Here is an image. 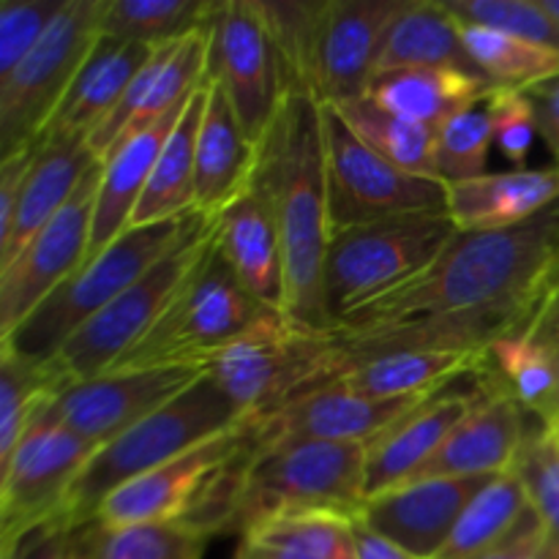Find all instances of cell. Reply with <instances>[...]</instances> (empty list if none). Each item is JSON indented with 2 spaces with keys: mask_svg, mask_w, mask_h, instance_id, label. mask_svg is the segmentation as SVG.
Listing matches in <instances>:
<instances>
[{
  "mask_svg": "<svg viewBox=\"0 0 559 559\" xmlns=\"http://www.w3.org/2000/svg\"><path fill=\"white\" fill-rule=\"evenodd\" d=\"M546 426H551V429H555V431H557V437H559V415H557L555 420H551V424H546Z\"/></svg>",
  "mask_w": 559,
  "mask_h": 559,
  "instance_id": "cell-54",
  "label": "cell"
},
{
  "mask_svg": "<svg viewBox=\"0 0 559 559\" xmlns=\"http://www.w3.org/2000/svg\"><path fill=\"white\" fill-rule=\"evenodd\" d=\"M484 388L473 393H437L393 429L369 442L366 451V500L407 484L424 469L453 429L484 399Z\"/></svg>",
  "mask_w": 559,
  "mask_h": 559,
  "instance_id": "cell-23",
  "label": "cell"
},
{
  "mask_svg": "<svg viewBox=\"0 0 559 559\" xmlns=\"http://www.w3.org/2000/svg\"><path fill=\"white\" fill-rule=\"evenodd\" d=\"M153 52H156V47H147V44L120 41V38L98 33L91 55L71 82L69 93L49 120L44 136L91 140L98 126L123 102L126 91Z\"/></svg>",
  "mask_w": 559,
  "mask_h": 559,
  "instance_id": "cell-25",
  "label": "cell"
},
{
  "mask_svg": "<svg viewBox=\"0 0 559 559\" xmlns=\"http://www.w3.org/2000/svg\"><path fill=\"white\" fill-rule=\"evenodd\" d=\"M524 93H527L530 104H533L535 120H538V134L549 145L551 156H555V167H559V74L527 87Z\"/></svg>",
  "mask_w": 559,
  "mask_h": 559,
  "instance_id": "cell-50",
  "label": "cell"
},
{
  "mask_svg": "<svg viewBox=\"0 0 559 559\" xmlns=\"http://www.w3.org/2000/svg\"><path fill=\"white\" fill-rule=\"evenodd\" d=\"M486 104H489L495 145L513 167L524 169L535 136H538V120H535L527 93L516 87H495Z\"/></svg>",
  "mask_w": 559,
  "mask_h": 559,
  "instance_id": "cell-46",
  "label": "cell"
},
{
  "mask_svg": "<svg viewBox=\"0 0 559 559\" xmlns=\"http://www.w3.org/2000/svg\"><path fill=\"white\" fill-rule=\"evenodd\" d=\"M205 374L227 393L243 420H262L306 393L342 377L333 333L298 328L265 309L238 338L205 364Z\"/></svg>",
  "mask_w": 559,
  "mask_h": 559,
  "instance_id": "cell-5",
  "label": "cell"
},
{
  "mask_svg": "<svg viewBox=\"0 0 559 559\" xmlns=\"http://www.w3.org/2000/svg\"><path fill=\"white\" fill-rule=\"evenodd\" d=\"M254 431L257 420H243L211 437L202 445L180 453L173 462L115 489L91 519L109 527L189 522L218 469L227 467L249 445Z\"/></svg>",
  "mask_w": 559,
  "mask_h": 559,
  "instance_id": "cell-15",
  "label": "cell"
},
{
  "mask_svg": "<svg viewBox=\"0 0 559 559\" xmlns=\"http://www.w3.org/2000/svg\"><path fill=\"white\" fill-rule=\"evenodd\" d=\"M555 202H559V167L508 169L448 183V216L459 233L516 227Z\"/></svg>",
  "mask_w": 559,
  "mask_h": 559,
  "instance_id": "cell-27",
  "label": "cell"
},
{
  "mask_svg": "<svg viewBox=\"0 0 559 559\" xmlns=\"http://www.w3.org/2000/svg\"><path fill=\"white\" fill-rule=\"evenodd\" d=\"M98 445L41 415L31 420L11 456L0 464V527L3 538L44 519H60L69 489Z\"/></svg>",
  "mask_w": 559,
  "mask_h": 559,
  "instance_id": "cell-14",
  "label": "cell"
},
{
  "mask_svg": "<svg viewBox=\"0 0 559 559\" xmlns=\"http://www.w3.org/2000/svg\"><path fill=\"white\" fill-rule=\"evenodd\" d=\"M260 162V145L240 126L227 93L207 82L205 115L197 140L194 211L218 218L240 194L251 189Z\"/></svg>",
  "mask_w": 559,
  "mask_h": 559,
  "instance_id": "cell-24",
  "label": "cell"
},
{
  "mask_svg": "<svg viewBox=\"0 0 559 559\" xmlns=\"http://www.w3.org/2000/svg\"><path fill=\"white\" fill-rule=\"evenodd\" d=\"M238 424H243V418L235 404L202 371L173 402L98 448L96 456L76 475L60 519L69 530L85 524L115 489Z\"/></svg>",
  "mask_w": 559,
  "mask_h": 559,
  "instance_id": "cell-4",
  "label": "cell"
},
{
  "mask_svg": "<svg viewBox=\"0 0 559 559\" xmlns=\"http://www.w3.org/2000/svg\"><path fill=\"white\" fill-rule=\"evenodd\" d=\"M462 38L475 69L495 87L527 91L559 74L557 49L480 25H462Z\"/></svg>",
  "mask_w": 559,
  "mask_h": 559,
  "instance_id": "cell-40",
  "label": "cell"
},
{
  "mask_svg": "<svg viewBox=\"0 0 559 559\" xmlns=\"http://www.w3.org/2000/svg\"><path fill=\"white\" fill-rule=\"evenodd\" d=\"M495 93L489 80L459 69H396L377 74L366 98L393 115L440 129L445 120Z\"/></svg>",
  "mask_w": 559,
  "mask_h": 559,
  "instance_id": "cell-31",
  "label": "cell"
},
{
  "mask_svg": "<svg viewBox=\"0 0 559 559\" xmlns=\"http://www.w3.org/2000/svg\"><path fill=\"white\" fill-rule=\"evenodd\" d=\"M205 369L158 366V369L107 371L93 380L66 388L41 409L49 424L66 426L93 445H107L142 418L173 402Z\"/></svg>",
  "mask_w": 559,
  "mask_h": 559,
  "instance_id": "cell-16",
  "label": "cell"
},
{
  "mask_svg": "<svg viewBox=\"0 0 559 559\" xmlns=\"http://www.w3.org/2000/svg\"><path fill=\"white\" fill-rule=\"evenodd\" d=\"M524 409L502 393L486 391L473 413L448 435L413 480L491 478L511 473L524 445Z\"/></svg>",
  "mask_w": 559,
  "mask_h": 559,
  "instance_id": "cell-22",
  "label": "cell"
},
{
  "mask_svg": "<svg viewBox=\"0 0 559 559\" xmlns=\"http://www.w3.org/2000/svg\"><path fill=\"white\" fill-rule=\"evenodd\" d=\"M216 9V0H104L98 33L162 47L211 25Z\"/></svg>",
  "mask_w": 559,
  "mask_h": 559,
  "instance_id": "cell-38",
  "label": "cell"
},
{
  "mask_svg": "<svg viewBox=\"0 0 559 559\" xmlns=\"http://www.w3.org/2000/svg\"><path fill=\"white\" fill-rule=\"evenodd\" d=\"M98 162L102 158L91 151L87 140H82V136H44L36 162H33L25 186H22L14 233H11V243L0 254V271L9 262H14V257L31 243L33 235L41 233L63 211L76 186Z\"/></svg>",
  "mask_w": 559,
  "mask_h": 559,
  "instance_id": "cell-29",
  "label": "cell"
},
{
  "mask_svg": "<svg viewBox=\"0 0 559 559\" xmlns=\"http://www.w3.org/2000/svg\"><path fill=\"white\" fill-rule=\"evenodd\" d=\"M353 533H355V549H358V559H418L413 555H407L404 549H399L396 544L385 540L382 535L371 533L366 524H360L358 519L353 522Z\"/></svg>",
  "mask_w": 559,
  "mask_h": 559,
  "instance_id": "cell-51",
  "label": "cell"
},
{
  "mask_svg": "<svg viewBox=\"0 0 559 559\" xmlns=\"http://www.w3.org/2000/svg\"><path fill=\"white\" fill-rule=\"evenodd\" d=\"M38 145H41V142H38ZM38 145L22 147L14 156L0 162V254H3L5 246L11 243L16 211H20L22 186H25L27 173H31L33 162H36Z\"/></svg>",
  "mask_w": 559,
  "mask_h": 559,
  "instance_id": "cell-48",
  "label": "cell"
},
{
  "mask_svg": "<svg viewBox=\"0 0 559 559\" xmlns=\"http://www.w3.org/2000/svg\"><path fill=\"white\" fill-rule=\"evenodd\" d=\"M211 535L183 522L109 527L87 519L69 530L66 559H202Z\"/></svg>",
  "mask_w": 559,
  "mask_h": 559,
  "instance_id": "cell-35",
  "label": "cell"
},
{
  "mask_svg": "<svg viewBox=\"0 0 559 559\" xmlns=\"http://www.w3.org/2000/svg\"><path fill=\"white\" fill-rule=\"evenodd\" d=\"M191 213L173 222L126 229L96 260L85 262L74 276L66 278L14 333L0 338V347L36 364L52 360L87 320L107 309L147 267L167 254L189 224Z\"/></svg>",
  "mask_w": 559,
  "mask_h": 559,
  "instance_id": "cell-7",
  "label": "cell"
},
{
  "mask_svg": "<svg viewBox=\"0 0 559 559\" xmlns=\"http://www.w3.org/2000/svg\"><path fill=\"white\" fill-rule=\"evenodd\" d=\"M207 82L227 93L243 131L260 145L287 98L260 0L218 3L207 25Z\"/></svg>",
  "mask_w": 559,
  "mask_h": 559,
  "instance_id": "cell-12",
  "label": "cell"
},
{
  "mask_svg": "<svg viewBox=\"0 0 559 559\" xmlns=\"http://www.w3.org/2000/svg\"><path fill=\"white\" fill-rule=\"evenodd\" d=\"M459 25H480L559 52V22L540 0H442Z\"/></svg>",
  "mask_w": 559,
  "mask_h": 559,
  "instance_id": "cell-44",
  "label": "cell"
},
{
  "mask_svg": "<svg viewBox=\"0 0 559 559\" xmlns=\"http://www.w3.org/2000/svg\"><path fill=\"white\" fill-rule=\"evenodd\" d=\"M186 104L169 112L167 118L158 120V123L142 129L140 134L120 142L107 158H102V178H98L91 246H87L85 262L96 260L104 249H109L131 227V218H134L136 205L145 194V186L151 180L153 167H156L158 153H162L169 131L175 129V123L183 115Z\"/></svg>",
  "mask_w": 559,
  "mask_h": 559,
  "instance_id": "cell-28",
  "label": "cell"
},
{
  "mask_svg": "<svg viewBox=\"0 0 559 559\" xmlns=\"http://www.w3.org/2000/svg\"><path fill=\"white\" fill-rule=\"evenodd\" d=\"M540 3H544V9L559 22V0H540Z\"/></svg>",
  "mask_w": 559,
  "mask_h": 559,
  "instance_id": "cell-52",
  "label": "cell"
},
{
  "mask_svg": "<svg viewBox=\"0 0 559 559\" xmlns=\"http://www.w3.org/2000/svg\"><path fill=\"white\" fill-rule=\"evenodd\" d=\"M559 287L519 331L497 338L480 366L484 391L513 399L524 413L551 424L557 418Z\"/></svg>",
  "mask_w": 559,
  "mask_h": 559,
  "instance_id": "cell-21",
  "label": "cell"
},
{
  "mask_svg": "<svg viewBox=\"0 0 559 559\" xmlns=\"http://www.w3.org/2000/svg\"><path fill=\"white\" fill-rule=\"evenodd\" d=\"M475 559H555L549 551V544H546L544 524H540L538 513L530 506V511L524 513L522 522L516 524L511 535L506 540L495 546V549L484 551Z\"/></svg>",
  "mask_w": 559,
  "mask_h": 559,
  "instance_id": "cell-49",
  "label": "cell"
},
{
  "mask_svg": "<svg viewBox=\"0 0 559 559\" xmlns=\"http://www.w3.org/2000/svg\"><path fill=\"white\" fill-rule=\"evenodd\" d=\"M336 107V104H333ZM349 129L385 162L424 178H437V131L377 107L369 98L338 104ZM440 180V178H437Z\"/></svg>",
  "mask_w": 559,
  "mask_h": 559,
  "instance_id": "cell-39",
  "label": "cell"
},
{
  "mask_svg": "<svg viewBox=\"0 0 559 559\" xmlns=\"http://www.w3.org/2000/svg\"><path fill=\"white\" fill-rule=\"evenodd\" d=\"M491 478L409 480L396 489L369 497L355 519L407 555L437 559L473 497Z\"/></svg>",
  "mask_w": 559,
  "mask_h": 559,
  "instance_id": "cell-19",
  "label": "cell"
},
{
  "mask_svg": "<svg viewBox=\"0 0 559 559\" xmlns=\"http://www.w3.org/2000/svg\"><path fill=\"white\" fill-rule=\"evenodd\" d=\"M355 519L338 513H287L240 535L235 559H358Z\"/></svg>",
  "mask_w": 559,
  "mask_h": 559,
  "instance_id": "cell-34",
  "label": "cell"
},
{
  "mask_svg": "<svg viewBox=\"0 0 559 559\" xmlns=\"http://www.w3.org/2000/svg\"><path fill=\"white\" fill-rule=\"evenodd\" d=\"M486 353H459V349H404V353L374 355L347 374L338 385L371 399L437 396L464 374L484 366Z\"/></svg>",
  "mask_w": 559,
  "mask_h": 559,
  "instance_id": "cell-32",
  "label": "cell"
},
{
  "mask_svg": "<svg viewBox=\"0 0 559 559\" xmlns=\"http://www.w3.org/2000/svg\"><path fill=\"white\" fill-rule=\"evenodd\" d=\"M66 0H3L0 3V80L33 52Z\"/></svg>",
  "mask_w": 559,
  "mask_h": 559,
  "instance_id": "cell-45",
  "label": "cell"
},
{
  "mask_svg": "<svg viewBox=\"0 0 559 559\" xmlns=\"http://www.w3.org/2000/svg\"><path fill=\"white\" fill-rule=\"evenodd\" d=\"M396 69H459L480 76L464 47L462 25L442 0H404L396 11L382 38L374 76Z\"/></svg>",
  "mask_w": 559,
  "mask_h": 559,
  "instance_id": "cell-30",
  "label": "cell"
},
{
  "mask_svg": "<svg viewBox=\"0 0 559 559\" xmlns=\"http://www.w3.org/2000/svg\"><path fill=\"white\" fill-rule=\"evenodd\" d=\"M254 183L265 191L284 257V317L311 333H333L325 304L331 246L328 158L322 102L289 93L260 142Z\"/></svg>",
  "mask_w": 559,
  "mask_h": 559,
  "instance_id": "cell-2",
  "label": "cell"
},
{
  "mask_svg": "<svg viewBox=\"0 0 559 559\" xmlns=\"http://www.w3.org/2000/svg\"><path fill=\"white\" fill-rule=\"evenodd\" d=\"M322 129L333 233L413 213H448V183L385 162L333 104H322Z\"/></svg>",
  "mask_w": 559,
  "mask_h": 559,
  "instance_id": "cell-11",
  "label": "cell"
},
{
  "mask_svg": "<svg viewBox=\"0 0 559 559\" xmlns=\"http://www.w3.org/2000/svg\"><path fill=\"white\" fill-rule=\"evenodd\" d=\"M513 473L522 478L530 506L544 524L551 557L559 559V437L544 420L533 429L527 426Z\"/></svg>",
  "mask_w": 559,
  "mask_h": 559,
  "instance_id": "cell-42",
  "label": "cell"
},
{
  "mask_svg": "<svg viewBox=\"0 0 559 559\" xmlns=\"http://www.w3.org/2000/svg\"><path fill=\"white\" fill-rule=\"evenodd\" d=\"M431 396L371 399L328 382L325 388L295 399L278 413L257 420L260 442L322 440V442H374Z\"/></svg>",
  "mask_w": 559,
  "mask_h": 559,
  "instance_id": "cell-20",
  "label": "cell"
},
{
  "mask_svg": "<svg viewBox=\"0 0 559 559\" xmlns=\"http://www.w3.org/2000/svg\"><path fill=\"white\" fill-rule=\"evenodd\" d=\"M530 511V497L516 473L495 475L462 513L453 527L445 549L437 559H475L484 551L495 549L500 540L516 530L524 513Z\"/></svg>",
  "mask_w": 559,
  "mask_h": 559,
  "instance_id": "cell-37",
  "label": "cell"
},
{
  "mask_svg": "<svg viewBox=\"0 0 559 559\" xmlns=\"http://www.w3.org/2000/svg\"><path fill=\"white\" fill-rule=\"evenodd\" d=\"M557 287L559 202L516 227L456 233L418 278L360 309L336 331L451 317L527 322Z\"/></svg>",
  "mask_w": 559,
  "mask_h": 559,
  "instance_id": "cell-1",
  "label": "cell"
},
{
  "mask_svg": "<svg viewBox=\"0 0 559 559\" xmlns=\"http://www.w3.org/2000/svg\"><path fill=\"white\" fill-rule=\"evenodd\" d=\"M325 0H284L262 3L267 31L276 47L284 76V93H311L314 96V47Z\"/></svg>",
  "mask_w": 559,
  "mask_h": 559,
  "instance_id": "cell-41",
  "label": "cell"
},
{
  "mask_svg": "<svg viewBox=\"0 0 559 559\" xmlns=\"http://www.w3.org/2000/svg\"><path fill=\"white\" fill-rule=\"evenodd\" d=\"M448 213H413L331 235L325 304L333 331L374 300L407 287L456 238Z\"/></svg>",
  "mask_w": 559,
  "mask_h": 559,
  "instance_id": "cell-6",
  "label": "cell"
},
{
  "mask_svg": "<svg viewBox=\"0 0 559 559\" xmlns=\"http://www.w3.org/2000/svg\"><path fill=\"white\" fill-rule=\"evenodd\" d=\"M364 442L284 440L260 442V431L240 464L227 533L287 513H338L355 519L366 502Z\"/></svg>",
  "mask_w": 559,
  "mask_h": 559,
  "instance_id": "cell-3",
  "label": "cell"
},
{
  "mask_svg": "<svg viewBox=\"0 0 559 559\" xmlns=\"http://www.w3.org/2000/svg\"><path fill=\"white\" fill-rule=\"evenodd\" d=\"M495 145L489 104H469L437 129V178L442 183L480 178L486 175L489 151Z\"/></svg>",
  "mask_w": 559,
  "mask_h": 559,
  "instance_id": "cell-43",
  "label": "cell"
},
{
  "mask_svg": "<svg viewBox=\"0 0 559 559\" xmlns=\"http://www.w3.org/2000/svg\"><path fill=\"white\" fill-rule=\"evenodd\" d=\"M104 0H66L33 52L0 80V158L38 145L98 38Z\"/></svg>",
  "mask_w": 559,
  "mask_h": 559,
  "instance_id": "cell-10",
  "label": "cell"
},
{
  "mask_svg": "<svg viewBox=\"0 0 559 559\" xmlns=\"http://www.w3.org/2000/svg\"><path fill=\"white\" fill-rule=\"evenodd\" d=\"M218 218L191 213L189 224L167 249V254L147 267L126 293H120L104 311L87 320L55 358L63 364L74 382L102 377L156 325L173 306L180 289L216 238Z\"/></svg>",
  "mask_w": 559,
  "mask_h": 559,
  "instance_id": "cell-9",
  "label": "cell"
},
{
  "mask_svg": "<svg viewBox=\"0 0 559 559\" xmlns=\"http://www.w3.org/2000/svg\"><path fill=\"white\" fill-rule=\"evenodd\" d=\"M207 102V80L189 98L183 115L169 131L162 153L156 158L151 180L136 205L131 227L173 222L194 211V173H197V140H200L202 115Z\"/></svg>",
  "mask_w": 559,
  "mask_h": 559,
  "instance_id": "cell-33",
  "label": "cell"
},
{
  "mask_svg": "<svg viewBox=\"0 0 559 559\" xmlns=\"http://www.w3.org/2000/svg\"><path fill=\"white\" fill-rule=\"evenodd\" d=\"M205 80L207 27H200L178 41L162 44L134 76L118 109L98 126L87 145L98 158H107L120 142L183 107Z\"/></svg>",
  "mask_w": 559,
  "mask_h": 559,
  "instance_id": "cell-18",
  "label": "cell"
},
{
  "mask_svg": "<svg viewBox=\"0 0 559 559\" xmlns=\"http://www.w3.org/2000/svg\"><path fill=\"white\" fill-rule=\"evenodd\" d=\"M557 407H559V333H557Z\"/></svg>",
  "mask_w": 559,
  "mask_h": 559,
  "instance_id": "cell-53",
  "label": "cell"
},
{
  "mask_svg": "<svg viewBox=\"0 0 559 559\" xmlns=\"http://www.w3.org/2000/svg\"><path fill=\"white\" fill-rule=\"evenodd\" d=\"M69 524L63 519H44L11 538H0L3 559H66Z\"/></svg>",
  "mask_w": 559,
  "mask_h": 559,
  "instance_id": "cell-47",
  "label": "cell"
},
{
  "mask_svg": "<svg viewBox=\"0 0 559 559\" xmlns=\"http://www.w3.org/2000/svg\"><path fill=\"white\" fill-rule=\"evenodd\" d=\"M218 251L246 293L271 311L284 314V257L276 218L257 183L240 194L216 224Z\"/></svg>",
  "mask_w": 559,
  "mask_h": 559,
  "instance_id": "cell-26",
  "label": "cell"
},
{
  "mask_svg": "<svg viewBox=\"0 0 559 559\" xmlns=\"http://www.w3.org/2000/svg\"><path fill=\"white\" fill-rule=\"evenodd\" d=\"M265 306L257 304L218 251V235L162 320L109 371L197 366L238 338Z\"/></svg>",
  "mask_w": 559,
  "mask_h": 559,
  "instance_id": "cell-8",
  "label": "cell"
},
{
  "mask_svg": "<svg viewBox=\"0 0 559 559\" xmlns=\"http://www.w3.org/2000/svg\"><path fill=\"white\" fill-rule=\"evenodd\" d=\"M71 385L76 382L58 358L36 364L0 347V464L11 456L31 420Z\"/></svg>",
  "mask_w": 559,
  "mask_h": 559,
  "instance_id": "cell-36",
  "label": "cell"
},
{
  "mask_svg": "<svg viewBox=\"0 0 559 559\" xmlns=\"http://www.w3.org/2000/svg\"><path fill=\"white\" fill-rule=\"evenodd\" d=\"M404 0H325L314 47V96L322 104L366 98L382 38Z\"/></svg>",
  "mask_w": 559,
  "mask_h": 559,
  "instance_id": "cell-17",
  "label": "cell"
},
{
  "mask_svg": "<svg viewBox=\"0 0 559 559\" xmlns=\"http://www.w3.org/2000/svg\"><path fill=\"white\" fill-rule=\"evenodd\" d=\"M98 178L102 162L93 164L63 211L0 271V338L14 333L66 278L85 265Z\"/></svg>",
  "mask_w": 559,
  "mask_h": 559,
  "instance_id": "cell-13",
  "label": "cell"
}]
</instances>
